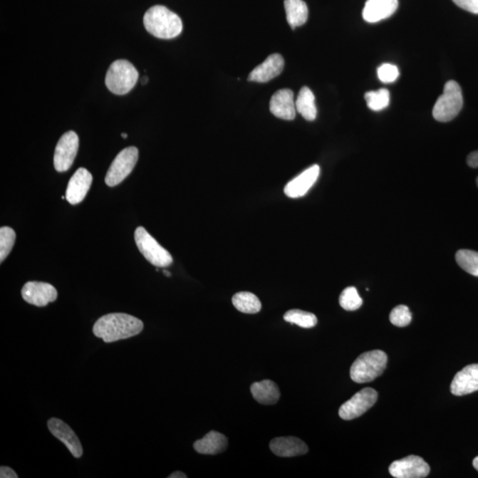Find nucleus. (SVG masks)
I'll return each mask as SVG.
<instances>
[{"label": "nucleus", "instance_id": "9d476101", "mask_svg": "<svg viewBox=\"0 0 478 478\" xmlns=\"http://www.w3.org/2000/svg\"><path fill=\"white\" fill-rule=\"evenodd\" d=\"M390 475L396 478H423L429 475L430 468L425 459L417 455L395 461L389 468Z\"/></svg>", "mask_w": 478, "mask_h": 478}, {"label": "nucleus", "instance_id": "b1692460", "mask_svg": "<svg viewBox=\"0 0 478 478\" xmlns=\"http://www.w3.org/2000/svg\"><path fill=\"white\" fill-rule=\"evenodd\" d=\"M233 306L244 313H257L261 310V302L256 295L248 291H241L232 298Z\"/></svg>", "mask_w": 478, "mask_h": 478}, {"label": "nucleus", "instance_id": "72a5a7b5", "mask_svg": "<svg viewBox=\"0 0 478 478\" xmlns=\"http://www.w3.org/2000/svg\"><path fill=\"white\" fill-rule=\"evenodd\" d=\"M467 163L470 167L477 169L478 167V151L469 153L468 158H467Z\"/></svg>", "mask_w": 478, "mask_h": 478}, {"label": "nucleus", "instance_id": "5701e85b", "mask_svg": "<svg viewBox=\"0 0 478 478\" xmlns=\"http://www.w3.org/2000/svg\"><path fill=\"white\" fill-rule=\"evenodd\" d=\"M295 105H296L298 114H301L306 120L312 122L316 120L317 116L316 98L308 87H303L299 90Z\"/></svg>", "mask_w": 478, "mask_h": 478}, {"label": "nucleus", "instance_id": "f8f14e48", "mask_svg": "<svg viewBox=\"0 0 478 478\" xmlns=\"http://www.w3.org/2000/svg\"><path fill=\"white\" fill-rule=\"evenodd\" d=\"M47 425L51 433L67 447L75 458L82 457V444L74 430L67 423L60 419L51 418Z\"/></svg>", "mask_w": 478, "mask_h": 478}, {"label": "nucleus", "instance_id": "423d86ee", "mask_svg": "<svg viewBox=\"0 0 478 478\" xmlns=\"http://www.w3.org/2000/svg\"><path fill=\"white\" fill-rule=\"evenodd\" d=\"M135 241L138 249L147 260L157 268H166L172 264L173 258L149 234L147 229L138 227L135 232Z\"/></svg>", "mask_w": 478, "mask_h": 478}, {"label": "nucleus", "instance_id": "a878e982", "mask_svg": "<svg viewBox=\"0 0 478 478\" xmlns=\"http://www.w3.org/2000/svg\"><path fill=\"white\" fill-rule=\"evenodd\" d=\"M459 267L470 275L478 277V253L472 250H459L455 255Z\"/></svg>", "mask_w": 478, "mask_h": 478}, {"label": "nucleus", "instance_id": "39448f33", "mask_svg": "<svg viewBox=\"0 0 478 478\" xmlns=\"http://www.w3.org/2000/svg\"><path fill=\"white\" fill-rule=\"evenodd\" d=\"M463 107L461 86L455 81H448L444 93L437 98L433 108V118L440 123H448L459 114Z\"/></svg>", "mask_w": 478, "mask_h": 478}, {"label": "nucleus", "instance_id": "4c0bfd02", "mask_svg": "<svg viewBox=\"0 0 478 478\" xmlns=\"http://www.w3.org/2000/svg\"><path fill=\"white\" fill-rule=\"evenodd\" d=\"M163 272H164V274H165V276H167L170 277L171 276V274L169 271H166V270H164Z\"/></svg>", "mask_w": 478, "mask_h": 478}, {"label": "nucleus", "instance_id": "dca6fc26", "mask_svg": "<svg viewBox=\"0 0 478 478\" xmlns=\"http://www.w3.org/2000/svg\"><path fill=\"white\" fill-rule=\"evenodd\" d=\"M451 393L455 396H463L478 390V364L466 366L452 379Z\"/></svg>", "mask_w": 478, "mask_h": 478}, {"label": "nucleus", "instance_id": "bb28decb", "mask_svg": "<svg viewBox=\"0 0 478 478\" xmlns=\"http://www.w3.org/2000/svg\"><path fill=\"white\" fill-rule=\"evenodd\" d=\"M368 107L373 111H381L390 104V93L388 89L368 91L365 94Z\"/></svg>", "mask_w": 478, "mask_h": 478}, {"label": "nucleus", "instance_id": "c756f323", "mask_svg": "<svg viewBox=\"0 0 478 478\" xmlns=\"http://www.w3.org/2000/svg\"><path fill=\"white\" fill-rule=\"evenodd\" d=\"M390 323L397 327H406L410 326L412 321V315L410 308L407 306L400 305L396 306L390 312Z\"/></svg>", "mask_w": 478, "mask_h": 478}, {"label": "nucleus", "instance_id": "c85d7f7f", "mask_svg": "<svg viewBox=\"0 0 478 478\" xmlns=\"http://www.w3.org/2000/svg\"><path fill=\"white\" fill-rule=\"evenodd\" d=\"M16 239V234L12 228L2 227L0 229V262L1 264L12 251Z\"/></svg>", "mask_w": 478, "mask_h": 478}, {"label": "nucleus", "instance_id": "f704fd0d", "mask_svg": "<svg viewBox=\"0 0 478 478\" xmlns=\"http://www.w3.org/2000/svg\"><path fill=\"white\" fill-rule=\"evenodd\" d=\"M187 476L185 475V473H182L181 472H176L172 474H171L170 476H169V478H186Z\"/></svg>", "mask_w": 478, "mask_h": 478}, {"label": "nucleus", "instance_id": "9b49d317", "mask_svg": "<svg viewBox=\"0 0 478 478\" xmlns=\"http://www.w3.org/2000/svg\"><path fill=\"white\" fill-rule=\"evenodd\" d=\"M21 296L28 304L46 306L56 301L58 293L52 284L43 282H28L21 290Z\"/></svg>", "mask_w": 478, "mask_h": 478}, {"label": "nucleus", "instance_id": "a211bd4d", "mask_svg": "<svg viewBox=\"0 0 478 478\" xmlns=\"http://www.w3.org/2000/svg\"><path fill=\"white\" fill-rule=\"evenodd\" d=\"M398 6V0H367L363 12V19L370 24L388 19L396 12Z\"/></svg>", "mask_w": 478, "mask_h": 478}, {"label": "nucleus", "instance_id": "4be33fe9", "mask_svg": "<svg viewBox=\"0 0 478 478\" xmlns=\"http://www.w3.org/2000/svg\"><path fill=\"white\" fill-rule=\"evenodd\" d=\"M286 19L293 30L304 25L308 21V9L303 0H284Z\"/></svg>", "mask_w": 478, "mask_h": 478}, {"label": "nucleus", "instance_id": "cd10ccee", "mask_svg": "<svg viewBox=\"0 0 478 478\" xmlns=\"http://www.w3.org/2000/svg\"><path fill=\"white\" fill-rule=\"evenodd\" d=\"M339 305L346 311H355L363 306V298L355 287H348L342 291L339 297Z\"/></svg>", "mask_w": 478, "mask_h": 478}, {"label": "nucleus", "instance_id": "7ed1b4c3", "mask_svg": "<svg viewBox=\"0 0 478 478\" xmlns=\"http://www.w3.org/2000/svg\"><path fill=\"white\" fill-rule=\"evenodd\" d=\"M388 361V355L381 350L364 353L353 363L350 377L358 384L373 381L384 373Z\"/></svg>", "mask_w": 478, "mask_h": 478}, {"label": "nucleus", "instance_id": "412c9836", "mask_svg": "<svg viewBox=\"0 0 478 478\" xmlns=\"http://www.w3.org/2000/svg\"><path fill=\"white\" fill-rule=\"evenodd\" d=\"M251 393L257 402L264 405L276 404L280 398L279 386L270 380L254 383L251 385Z\"/></svg>", "mask_w": 478, "mask_h": 478}, {"label": "nucleus", "instance_id": "f03ea898", "mask_svg": "<svg viewBox=\"0 0 478 478\" xmlns=\"http://www.w3.org/2000/svg\"><path fill=\"white\" fill-rule=\"evenodd\" d=\"M144 25L150 34L160 39L177 38L182 31L181 18L163 6L148 9L145 14Z\"/></svg>", "mask_w": 478, "mask_h": 478}, {"label": "nucleus", "instance_id": "58836bf2", "mask_svg": "<svg viewBox=\"0 0 478 478\" xmlns=\"http://www.w3.org/2000/svg\"><path fill=\"white\" fill-rule=\"evenodd\" d=\"M122 137H123V138H127L128 135L125 134V133H123V134H122Z\"/></svg>", "mask_w": 478, "mask_h": 478}, {"label": "nucleus", "instance_id": "6ab92c4d", "mask_svg": "<svg viewBox=\"0 0 478 478\" xmlns=\"http://www.w3.org/2000/svg\"><path fill=\"white\" fill-rule=\"evenodd\" d=\"M269 447L273 454L279 457H294L308 452L304 441L295 437H276L270 442Z\"/></svg>", "mask_w": 478, "mask_h": 478}, {"label": "nucleus", "instance_id": "f257e3e1", "mask_svg": "<svg viewBox=\"0 0 478 478\" xmlns=\"http://www.w3.org/2000/svg\"><path fill=\"white\" fill-rule=\"evenodd\" d=\"M143 329V322L137 317L115 313L100 317L94 324L93 334L105 343H112L133 338Z\"/></svg>", "mask_w": 478, "mask_h": 478}, {"label": "nucleus", "instance_id": "6e6552de", "mask_svg": "<svg viewBox=\"0 0 478 478\" xmlns=\"http://www.w3.org/2000/svg\"><path fill=\"white\" fill-rule=\"evenodd\" d=\"M377 400V390L372 388L360 390L339 408V417L346 421L358 418L373 407Z\"/></svg>", "mask_w": 478, "mask_h": 478}, {"label": "nucleus", "instance_id": "aec40b11", "mask_svg": "<svg viewBox=\"0 0 478 478\" xmlns=\"http://www.w3.org/2000/svg\"><path fill=\"white\" fill-rule=\"evenodd\" d=\"M194 450L202 454L214 455L221 454L228 447V440L224 435L217 432L207 434L202 440H197L193 445Z\"/></svg>", "mask_w": 478, "mask_h": 478}, {"label": "nucleus", "instance_id": "7c9ffc66", "mask_svg": "<svg viewBox=\"0 0 478 478\" xmlns=\"http://www.w3.org/2000/svg\"><path fill=\"white\" fill-rule=\"evenodd\" d=\"M378 76L381 82L390 83L396 81L399 78L400 72L395 65L385 63L378 68Z\"/></svg>", "mask_w": 478, "mask_h": 478}, {"label": "nucleus", "instance_id": "20e7f679", "mask_svg": "<svg viewBox=\"0 0 478 478\" xmlns=\"http://www.w3.org/2000/svg\"><path fill=\"white\" fill-rule=\"evenodd\" d=\"M138 72L130 61L118 60L113 62L105 76V85L116 95L129 93L136 85Z\"/></svg>", "mask_w": 478, "mask_h": 478}, {"label": "nucleus", "instance_id": "ea45409f", "mask_svg": "<svg viewBox=\"0 0 478 478\" xmlns=\"http://www.w3.org/2000/svg\"><path fill=\"white\" fill-rule=\"evenodd\" d=\"M477 186H478V177H477Z\"/></svg>", "mask_w": 478, "mask_h": 478}, {"label": "nucleus", "instance_id": "f3484780", "mask_svg": "<svg viewBox=\"0 0 478 478\" xmlns=\"http://www.w3.org/2000/svg\"><path fill=\"white\" fill-rule=\"evenodd\" d=\"M284 67V58L279 53L271 54L250 73L248 81L268 83L279 76L282 73Z\"/></svg>", "mask_w": 478, "mask_h": 478}, {"label": "nucleus", "instance_id": "2eb2a0df", "mask_svg": "<svg viewBox=\"0 0 478 478\" xmlns=\"http://www.w3.org/2000/svg\"><path fill=\"white\" fill-rule=\"evenodd\" d=\"M320 175V167L313 165L306 170L299 176L288 182L284 187V194L291 199L301 198L308 192L312 186L316 184Z\"/></svg>", "mask_w": 478, "mask_h": 478}, {"label": "nucleus", "instance_id": "473e14b6", "mask_svg": "<svg viewBox=\"0 0 478 478\" xmlns=\"http://www.w3.org/2000/svg\"><path fill=\"white\" fill-rule=\"evenodd\" d=\"M0 477L1 478H17L18 475L14 470L9 467H1L0 469Z\"/></svg>", "mask_w": 478, "mask_h": 478}, {"label": "nucleus", "instance_id": "c9c22d12", "mask_svg": "<svg viewBox=\"0 0 478 478\" xmlns=\"http://www.w3.org/2000/svg\"><path fill=\"white\" fill-rule=\"evenodd\" d=\"M473 466L474 468H475L478 472V456L477 457L473 459Z\"/></svg>", "mask_w": 478, "mask_h": 478}, {"label": "nucleus", "instance_id": "2f4dec72", "mask_svg": "<svg viewBox=\"0 0 478 478\" xmlns=\"http://www.w3.org/2000/svg\"><path fill=\"white\" fill-rule=\"evenodd\" d=\"M461 9L478 14V0H452Z\"/></svg>", "mask_w": 478, "mask_h": 478}, {"label": "nucleus", "instance_id": "4468645a", "mask_svg": "<svg viewBox=\"0 0 478 478\" xmlns=\"http://www.w3.org/2000/svg\"><path fill=\"white\" fill-rule=\"evenodd\" d=\"M270 112L276 118L293 120L296 118V105L294 94L290 89H282L273 95L269 103Z\"/></svg>", "mask_w": 478, "mask_h": 478}, {"label": "nucleus", "instance_id": "1a4fd4ad", "mask_svg": "<svg viewBox=\"0 0 478 478\" xmlns=\"http://www.w3.org/2000/svg\"><path fill=\"white\" fill-rule=\"evenodd\" d=\"M79 147V138L75 131H68L60 138L54 153V167L58 172L71 169Z\"/></svg>", "mask_w": 478, "mask_h": 478}, {"label": "nucleus", "instance_id": "ddd939ff", "mask_svg": "<svg viewBox=\"0 0 478 478\" xmlns=\"http://www.w3.org/2000/svg\"><path fill=\"white\" fill-rule=\"evenodd\" d=\"M93 182V176L85 167H80L69 180L66 199L71 205H76L85 199Z\"/></svg>", "mask_w": 478, "mask_h": 478}, {"label": "nucleus", "instance_id": "393cba45", "mask_svg": "<svg viewBox=\"0 0 478 478\" xmlns=\"http://www.w3.org/2000/svg\"><path fill=\"white\" fill-rule=\"evenodd\" d=\"M284 319L286 322L295 324L304 329H310L317 324V317L312 313L303 311V310L293 309L284 313Z\"/></svg>", "mask_w": 478, "mask_h": 478}, {"label": "nucleus", "instance_id": "e433bc0d", "mask_svg": "<svg viewBox=\"0 0 478 478\" xmlns=\"http://www.w3.org/2000/svg\"><path fill=\"white\" fill-rule=\"evenodd\" d=\"M147 81H148V78H145V76H144V78H142L141 83H142V85H145V83H147Z\"/></svg>", "mask_w": 478, "mask_h": 478}, {"label": "nucleus", "instance_id": "0eeeda50", "mask_svg": "<svg viewBox=\"0 0 478 478\" xmlns=\"http://www.w3.org/2000/svg\"><path fill=\"white\" fill-rule=\"evenodd\" d=\"M138 160V149L135 147H127L119 153L105 176V182L110 187L118 185L136 166Z\"/></svg>", "mask_w": 478, "mask_h": 478}]
</instances>
